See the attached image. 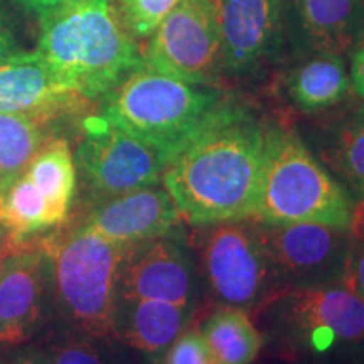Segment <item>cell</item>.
I'll use <instances>...</instances> for the list:
<instances>
[{
    "label": "cell",
    "instance_id": "obj_18",
    "mask_svg": "<svg viewBox=\"0 0 364 364\" xmlns=\"http://www.w3.org/2000/svg\"><path fill=\"white\" fill-rule=\"evenodd\" d=\"M277 88L292 110L316 117L353 95L348 58L332 53H307L287 58L277 71Z\"/></svg>",
    "mask_w": 364,
    "mask_h": 364
},
{
    "label": "cell",
    "instance_id": "obj_16",
    "mask_svg": "<svg viewBox=\"0 0 364 364\" xmlns=\"http://www.w3.org/2000/svg\"><path fill=\"white\" fill-rule=\"evenodd\" d=\"M181 220L167 189L154 184L102 203L85 226L112 243L132 245L179 230Z\"/></svg>",
    "mask_w": 364,
    "mask_h": 364
},
{
    "label": "cell",
    "instance_id": "obj_28",
    "mask_svg": "<svg viewBox=\"0 0 364 364\" xmlns=\"http://www.w3.org/2000/svg\"><path fill=\"white\" fill-rule=\"evenodd\" d=\"M19 53L22 51L17 44L16 34H14L11 19H9L7 12L0 7V66Z\"/></svg>",
    "mask_w": 364,
    "mask_h": 364
},
{
    "label": "cell",
    "instance_id": "obj_17",
    "mask_svg": "<svg viewBox=\"0 0 364 364\" xmlns=\"http://www.w3.org/2000/svg\"><path fill=\"white\" fill-rule=\"evenodd\" d=\"M86 98L66 88L38 53H19L0 66V113L53 122Z\"/></svg>",
    "mask_w": 364,
    "mask_h": 364
},
{
    "label": "cell",
    "instance_id": "obj_10",
    "mask_svg": "<svg viewBox=\"0 0 364 364\" xmlns=\"http://www.w3.org/2000/svg\"><path fill=\"white\" fill-rule=\"evenodd\" d=\"M85 184L98 201L159 184L166 161L152 149L103 115L86 117L75 154Z\"/></svg>",
    "mask_w": 364,
    "mask_h": 364
},
{
    "label": "cell",
    "instance_id": "obj_32",
    "mask_svg": "<svg viewBox=\"0 0 364 364\" xmlns=\"http://www.w3.org/2000/svg\"><path fill=\"white\" fill-rule=\"evenodd\" d=\"M2 233H6V231H4L2 228H0V258H2V255H4V252H6V248H7V245H9V238L4 241L2 240Z\"/></svg>",
    "mask_w": 364,
    "mask_h": 364
},
{
    "label": "cell",
    "instance_id": "obj_15",
    "mask_svg": "<svg viewBox=\"0 0 364 364\" xmlns=\"http://www.w3.org/2000/svg\"><path fill=\"white\" fill-rule=\"evenodd\" d=\"M287 58L332 53L349 58L364 39V0H280Z\"/></svg>",
    "mask_w": 364,
    "mask_h": 364
},
{
    "label": "cell",
    "instance_id": "obj_33",
    "mask_svg": "<svg viewBox=\"0 0 364 364\" xmlns=\"http://www.w3.org/2000/svg\"><path fill=\"white\" fill-rule=\"evenodd\" d=\"M358 223H364V203L358 209Z\"/></svg>",
    "mask_w": 364,
    "mask_h": 364
},
{
    "label": "cell",
    "instance_id": "obj_31",
    "mask_svg": "<svg viewBox=\"0 0 364 364\" xmlns=\"http://www.w3.org/2000/svg\"><path fill=\"white\" fill-rule=\"evenodd\" d=\"M24 4L27 11H31L36 17L41 21L43 17L49 16V14L56 12L58 9L65 7L66 4H70L71 0H19Z\"/></svg>",
    "mask_w": 364,
    "mask_h": 364
},
{
    "label": "cell",
    "instance_id": "obj_29",
    "mask_svg": "<svg viewBox=\"0 0 364 364\" xmlns=\"http://www.w3.org/2000/svg\"><path fill=\"white\" fill-rule=\"evenodd\" d=\"M349 80L351 90L358 98L364 100V39L349 54Z\"/></svg>",
    "mask_w": 364,
    "mask_h": 364
},
{
    "label": "cell",
    "instance_id": "obj_27",
    "mask_svg": "<svg viewBox=\"0 0 364 364\" xmlns=\"http://www.w3.org/2000/svg\"><path fill=\"white\" fill-rule=\"evenodd\" d=\"M343 282L364 300V223H356L354 226L351 252Z\"/></svg>",
    "mask_w": 364,
    "mask_h": 364
},
{
    "label": "cell",
    "instance_id": "obj_23",
    "mask_svg": "<svg viewBox=\"0 0 364 364\" xmlns=\"http://www.w3.org/2000/svg\"><path fill=\"white\" fill-rule=\"evenodd\" d=\"M51 226H56L51 209L26 172L0 193V228L11 241H24Z\"/></svg>",
    "mask_w": 364,
    "mask_h": 364
},
{
    "label": "cell",
    "instance_id": "obj_30",
    "mask_svg": "<svg viewBox=\"0 0 364 364\" xmlns=\"http://www.w3.org/2000/svg\"><path fill=\"white\" fill-rule=\"evenodd\" d=\"M4 364H53L44 348L38 346H22L9 356Z\"/></svg>",
    "mask_w": 364,
    "mask_h": 364
},
{
    "label": "cell",
    "instance_id": "obj_5",
    "mask_svg": "<svg viewBox=\"0 0 364 364\" xmlns=\"http://www.w3.org/2000/svg\"><path fill=\"white\" fill-rule=\"evenodd\" d=\"M255 218L353 230L358 208L294 127L268 124L267 161Z\"/></svg>",
    "mask_w": 364,
    "mask_h": 364
},
{
    "label": "cell",
    "instance_id": "obj_8",
    "mask_svg": "<svg viewBox=\"0 0 364 364\" xmlns=\"http://www.w3.org/2000/svg\"><path fill=\"white\" fill-rule=\"evenodd\" d=\"M142 58L179 80L221 86V0H179L145 41Z\"/></svg>",
    "mask_w": 364,
    "mask_h": 364
},
{
    "label": "cell",
    "instance_id": "obj_2",
    "mask_svg": "<svg viewBox=\"0 0 364 364\" xmlns=\"http://www.w3.org/2000/svg\"><path fill=\"white\" fill-rule=\"evenodd\" d=\"M238 102L223 86L189 83L142 63L105 95L100 115L156 149L167 167Z\"/></svg>",
    "mask_w": 364,
    "mask_h": 364
},
{
    "label": "cell",
    "instance_id": "obj_13",
    "mask_svg": "<svg viewBox=\"0 0 364 364\" xmlns=\"http://www.w3.org/2000/svg\"><path fill=\"white\" fill-rule=\"evenodd\" d=\"M54 306L51 262L43 245L11 241L0 258V346L26 344Z\"/></svg>",
    "mask_w": 364,
    "mask_h": 364
},
{
    "label": "cell",
    "instance_id": "obj_6",
    "mask_svg": "<svg viewBox=\"0 0 364 364\" xmlns=\"http://www.w3.org/2000/svg\"><path fill=\"white\" fill-rule=\"evenodd\" d=\"M41 245L51 262L54 307L70 329L115 339L117 275L125 245L112 243L85 225Z\"/></svg>",
    "mask_w": 364,
    "mask_h": 364
},
{
    "label": "cell",
    "instance_id": "obj_26",
    "mask_svg": "<svg viewBox=\"0 0 364 364\" xmlns=\"http://www.w3.org/2000/svg\"><path fill=\"white\" fill-rule=\"evenodd\" d=\"M162 364H215V359L203 331L186 329L164 354Z\"/></svg>",
    "mask_w": 364,
    "mask_h": 364
},
{
    "label": "cell",
    "instance_id": "obj_9",
    "mask_svg": "<svg viewBox=\"0 0 364 364\" xmlns=\"http://www.w3.org/2000/svg\"><path fill=\"white\" fill-rule=\"evenodd\" d=\"M280 292L344 280L353 230L318 223H268L255 218Z\"/></svg>",
    "mask_w": 364,
    "mask_h": 364
},
{
    "label": "cell",
    "instance_id": "obj_7",
    "mask_svg": "<svg viewBox=\"0 0 364 364\" xmlns=\"http://www.w3.org/2000/svg\"><path fill=\"white\" fill-rule=\"evenodd\" d=\"M189 245L201 290L218 307L255 314L280 294L255 218L196 226Z\"/></svg>",
    "mask_w": 364,
    "mask_h": 364
},
{
    "label": "cell",
    "instance_id": "obj_11",
    "mask_svg": "<svg viewBox=\"0 0 364 364\" xmlns=\"http://www.w3.org/2000/svg\"><path fill=\"white\" fill-rule=\"evenodd\" d=\"M201 295L193 247L182 231L125 245L117 275V300H162L196 309Z\"/></svg>",
    "mask_w": 364,
    "mask_h": 364
},
{
    "label": "cell",
    "instance_id": "obj_12",
    "mask_svg": "<svg viewBox=\"0 0 364 364\" xmlns=\"http://www.w3.org/2000/svg\"><path fill=\"white\" fill-rule=\"evenodd\" d=\"M223 76L260 83L280 70L287 43L280 0H221Z\"/></svg>",
    "mask_w": 364,
    "mask_h": 364
},
{
    "label": "cell",
    "instance_id": "obj_21",
    "mask_svg": "<svg viewBox=\"0 0 364 364\" xmlns=\"http://www.w3.org/2000/svg\"><path fill=\"white\" fill-rule=\"evenodd\" d=\"M26 174L38 186L59 225L65 220L76 188V164L65 139H51L27 166Z\"/></svg>",
    "mask_w": 364,
    "mask_h": 364
},
{
    "label": "cell",
    "instance_id": "obj_4",
    "mask_svg": "<svg viewBox=\"0 0 364 364\" xmlns=\"http://www.w3.org/2000/svg\"><path fill=\"white\" fill-rule=\"evenodd\" d=\"M255 316L267 343L297 364H351L364 354V300L344 282L284 290Z\"/></svg>",
    "mask_w": 364,
    "mask_h": 364
},
{
    "label": "cell",
    "instance_id": "obj_19",
    "mask_svg": "<svg viewBox=\"0 0 364 364\" xmlns=\"http://www.w3.org/2000/svg\"><path fill=\"white\" fill-rule=\"evenodd\" d=\"M194 314L196 309L162 300H117L113 336L154 363H162L164 354L186 331Z\"/></svg>",
    "mask_w": 364,
    "mask_h": 364
},
{
    "label": "cell",
    "instance_id": "obj_24",
    "mask_svg": "<svg viewBox=\"0 0 364 364\" xmlns=\"http://www.w3.org/2000/svg\"><path fill=\"white\" fill-rule=\"evenodd\" d=\"M105 338H93L70 329L46 346L53 364H120L110 349L102 344Z\"/></svg>",
    "mask_w": 364,
    "mask_h": 364
},
{
    "label": "cell",
    "instance_id": "obj_14",
    "mask_svg": "<svg viewBox=\"0 0 364 364\" xmlns=\"http://www.w3.org/2000/svg\"><path fill=\"white\" fill-rule=\"evenodd\" d=\"M299 132L309 150L351 198L364 203V100L349 95L316 117H306Z\"/></svg>",
    "mask_w": 364,
    "mask_h": 364
},
{
    "label": "cell",
    "instance_id": "obj_34",
    "mask_svg": "<svg viewBox=\"0 0 364 364\" xmlns=\"http://www.w3.org/2000/svg\"><path fill=\"white\" fill-rule=\"evenodd\" d=\"M351 364H364V354H363V356H359L356 361H353Z\"/></svg>",
    "mask_w": 364,
    "mask_h": 364
},
{
    "label": "cell",
    "instance_id": "obj_25",
    "mask_svg": "<svg viewBox=\"0 0 364 364\" xmlns=\"http://www.w3.org/2000/svg\"><path fill=\"white\" fill-rule=\"evenodd\" d=\"M179 0H113L122 24L136 43L147 41Z\"/></svg>",
    "mask_w": 364,
    "mask_h": 364
},
{
    "label": "cell",
    "instance_id": "obj_3",
    "mask_svg": "<svg viewBox=\"0 0 364 364\" xmlns=\"http://www.w3.org/2000/svg\"><path fill=\"white\" fill-rule=\"evenodd\" d=\"M36 53L66 88L103 98L144 63L113 0H71L39 21Z\"/></svg>",
    "mask_w": 364,
    "mask_h": 364
},
{
    "label": "cell",
    "instance_id": "obj_22",
    "mask_svg": "<svg viewBox=\"0 0 364 364\" xmlns=\"http://www.w3.org/2000/svg\"><path fill=\"white\" fill-rule=\"evenodd\" d=\"M49 124L22 113H0V193L24 174L48 142Z\"/></svg>",
    "mask_w": 364,
    "mask_h": 364
},
{
    "label": "cell",
    "instance_id": "obj_20",
    "mask_svg": "<svg viewBox=\"0 0 364 364\" xmlns=\"http://www.w3.org/2000/svg\"><path fill=\"white\" fill-rule=\"evenodd\" d=\"M201 331L215 364H252L262 349V334L241 309L218 307Z\"/></svg>",
    "mask_w": 364,
    "mask_h": 364
},
{
    "label": "cell",
    "instance_id": "obj_1",
    "mask_svg": "<svg viewBox=\"0 0 364 364\" xmlns=\"http://www.w3.org/2000/svg\"><path fill=\"white\" fill-rule=\"evenodd\" d=\"M268 124L238 102L164 171V188L193 226L255 218L267 161Z\"/></svg>",
    "mask_w": 364,
    "mask_h": 364
}]
</instances>
